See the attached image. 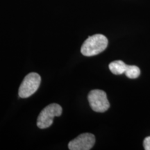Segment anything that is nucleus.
Listing matches in <instances>:
<instances>
[{
  "mask_svg": "<svg viewBox=\"0 0 150 150\" xmlns=\"http://www.w3.org/2000/svg\"><path fill=\"white\" fill-rule=\"evenodd\" d=\"M108 39L105 35L95 34L88 38L82 45L81 52L83 56H93L102 53L108 46Z\"/></svg>",
  "mask_w": 150,
  "mask_h": 150,
  "instance_id": "nucleus-1",
  "label": "nucleus"
},
{
  "mask_svg": "<svg viewBox=\"0 0 150 150\" xmlns=\"http://www.w3.org/2000/svg\"><path fill=\"white\" fill-rule=\"evenodd\" d=\"M41 82V77L35 72L29 73L22 81L19 88L18 94L21 98H27L34 94L38 89Z\"/></svg>",
  "mask_w": 150,
  "mask_h": 150,
  "instance_id": "nucleus-2",
  "label": "nucleus"
},
{
  "mask_svg": "<svg viewBox=\"0 0 150 150\" xmlns=\"http://www.w3.org/2000/svg\"><path fill=\"white\" fill-rule=\"evenodd\" d=\"M62 114V107L58 104H51L40 112L37 120V126L40 129H46L53 124L54 117Z\"/></svg>",
  "mask_w": 150,
  "mask_h": 150,
  "instance_id": "nucleus-3",
  "label": "nucleus"
},
{
  "mask_svg": "<svg viewBox=\"0 0 150 150\" xmlns=\"http://www.w3.org/2000/svg\"><path fill=\"white\" fill-rule=\"evenodd\" d=\"M88 99L91 108L95 112H104L110 107L106 93L101 90H93L90 92Z\"/></svg>",
  "mask_w": 150,
  "mask_h": 150,
  "instance_id": "nucleus-4",
  "label": "nucleus"
},
{
  "mask_svg": "<svg viewBox=\"0 0 150 150\" xmlns=\"http://www.w3.org/2000/svg\"><path fill=\"white\" fill-rule=\"evenodd\" d=\"M95 136L89 133L82 134L71 140L68 144L70 150H89L95 145Z\"/></svg>",
  "mask_w": 150,
  "mask_h": 150,
  "instance_id": "nucleus-5",
  "label": "nucleus"
},
{
  "mask_svg": "<svg viewBox=\"0 0 150 150\" xmlns=\"http://www.w3.org/2000/svg\"><path fill=\"white\" fill-rule=\"evenodd\" d=\"M108 67H109L110 70L111 71L112 74L115 75H120L125 74L127 65L125 63H124L122 61L118 60V61L111 62Z\"/></svg>",
  "mask_w": 150,
  "mask_h": 150,
  "instance_id": "nucleus-6",
  "label": "nucleus"
},
{
  "mask_svg": "<svg viewBox=\"0 0 150 150\" xmlns=\"http://www.w3.org/2000/svg\"><path fill=\"white\" fill-rule=\"evenodd\" d=\"M125 74L129 79H136L139 76L140 74V68L136 66V65H127Z\"/></svg>",
  "mask_w": 150,
  "mask_h": 150,
  "instance_id": "nucleus-7",
  "label": "nucleus"
},
{
  "mask_svg": "<svg viewBox=\"0 0 150 150\" xmlns=\"http://www.w3.org/2000/svg\"><path fill=\"white\" fill-rule=\"evenodd\" d=\"M143 146L145 150H150V136L147 137L144 140Z\"/></svg>",
  "mask_w": 150,
  "mask_h": 150,
  "instance_id": "nucleus-8",
  "label": "nucleus"
}]
</instances>
